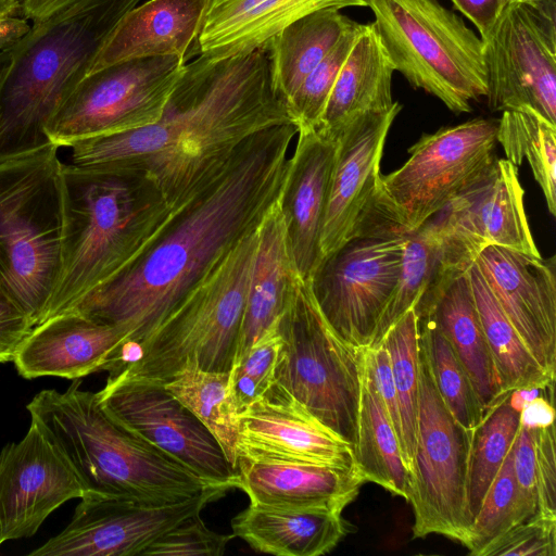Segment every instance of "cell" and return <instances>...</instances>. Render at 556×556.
<instances>
[{"mask_svg": "<svg viewBox=\"0 0 556 556\" xmlns=\"http://www.w3.org/2000/svg\"><path fill=\"white\" fill-rule=\"evenodd\" d=\"M286 124L293 123L271 86L266 45L222 59L199 54L186 63L157 122L78 140L71 159L138 175L178 208L214 184L253 135Z\"/></svg>", "mask_w": 556, "mask_h": 556, "instance_id": "1", "label": "cell"}, {"mask_svg": "<svg viewBox=\"0 0 556 556\" xmlns=\"http://www.w3.org/2000/svg\"><path fill=\"white\" fill-rule=\"evenodd\" d=\"M296 132L286 124L253 135L140 260L73 309L124 327L126 343L143 342L189 289L261 225L281 194Z\"/></svg>", "mask_w": 556, "mask_h": 556, "instance_id": "2", "label": "cell"}, {"mask_svg": "<svg viewBox=\"0 0 556 556\" xmlns=\"http://www.w3.org/2000/svg\"><path fill=\"white\" fill-rule=\"evenodd\" d=\"M62 181L61 268L45 320L130 268L188 205L172 208L143 178L96 166L63 163Z\"/></svg>", "mask_w": 556, "mask_h": 556, "instance_id": "3", "label": "cell"}, {"mask_svg": "<svg viewBox=\"0 0 556 556\" xmlns=\"http://www.w3.org/2000/svg\"><path fill=\"white\" fill-rule=\"evenodd\" d=\"M141 0H74L1 51L0 163L51 143L47 124Z\"/></svg>", "mask_w": 556, "mask_h": 556, "instance_id": "4", "label": "cell"}, {"mask_svg": "<svg viewBox=\"0 0 556 556\" xmlns=\"http://www.w3.org/2000/svg\"><path fill=\"white\" fill-rule=\"evenodd\" d=\"M80 387V379H74L64 392L42 390L26 408L84 493L172 503L225 486L207 482L117 424L100 406L97 392Z\"/></svg>", "mask_w": 556, "mask_h": 556, "instance_id": "5", "label": "cell"}, {"mask_svg": "<svg viewBox=\"0 0 556 556\" xmlns=\"http://www.w3.org/2000/svg\"><path fill=\"white\" fill-rule=\"evenodd\" d=\"M260 226L218 260L143 342L124 344L108 378L164 386L187 367L231 371Z\"/></svg>", "mask_w": 556, "mask_h": 556, "instance_id": "6", "label": "cell"}, {"mask_svg": "<svg viewBox=\"0 0 556 556\" xmlns=\"http://www.w3.org/2000/svg\"><path fill=\"white\" fill-rule=\"evenodd\" d=\"M59 149L51 142L0 163V280L34 327L46 318L61 268Z\"/></svg>", "mask_w": 556, "mask_h": 556, "instance_id": "7", "label": "cell"}, {"mask_svg": "<svg viewBox=\"0 0 556 556\" xmlns=\"http://www.w3.org/2000/svg\"><path fill=\"white\" fill-rule=\"evenodd\" d=\"M394 71L454 113L486 97L483 41L439 0H366Z\"/></svg>", "mask_w": 556, "mask_h": 556, "instance_id": "8", "label": "cell"}, {"mask_svg": "<svg viewBox=\"0 0 556 556\" xmlns=\"http://www.w3.org/2000/svg\"><path fill=\"white\" fill-rule=\"evenodd\" d=\"M283 340L275 383L354 448L364 349L342 341L302 280L278 318Z\"/></svg>", "mask_w": 556, "mask_h": 556, "instance_id": "9", "label": "cell"}, {"mask_svg": "<svg viewBox=\"0 0 556 556\" xmlns=\"http://www.w3.org/2000/svg\"><path fill=\"white\" fill-rule=\"evenodd\" d=\"M407 235L374 200L351 238L308 281L325 321L355 349L372 342L400 278Z\"/></svg>", "mask_w": 556, "mask_h": 556, "instance_id": "10", "label": "cell"}, {"mask_svg": "<svg viewBox=\"0 0 556 556\" xmlns=\"http://www.w3.org/2000/svg\"><path fill=\"white\" fill-rule=\"evenodd\" d=\"M473 434L444 403L419 341L416 448L407 496L414 511L413 538L439 534L466 545L471 527L467 482Z\"/></svg>", "mask_w": 556, "mask_h": 556, "instance_id": "11", "label": "cell"}, {"mask_svg": "<svg viewBox=\"0 0 556 556\" xmlns=\"http://www.w3.org/2000/svg\"><path fill=\"white\" fill-rule=\"evenodd\" d=\"M497 124L473 118L424 135L400 168L380 175L376 202L407 233L416 231L492 163Z\"/></svg>", "mask_w": 556, "mask_h": 556, "instance_id": "12", "label": "cell"}, {"mask_svg": "<svg viewBox=\"0 0 556 556\" xmlns=\"http://www.w3.org/2000/svg\"><path fill=\"white\" fill-rule=\"evenodd\" d=\"M188 61L177 55L119 62L86 75L46 127L60 148L157 122Z\"/></svg>", "mask_w": 556, "mask_h": 556, "instance_id": "13", "label": "cell"}, {"mask_svg": "<svg viewBox=\"0 0 556 556\" xmlns=\"http://www.w3.org/2000/svg\"><path fill=\"white\" fill-rule=\"evenodd\" d=\"M482 41L489 108L556 125L555 0L506 1Z\"/></svg>", "mask_w": 556, "mask_h": 556, "instance_id": "14", "label": "cell"}, {"mask_svg": "<svg viewBox=\"0 0 556 556\" xmlns=\"http://www.w3.org/2000/svg\"><path fill=\"white\" fill-rule=\"evenodd\" d=\"M230 489L213 486L172 503L83 493L70 523L30 556H132Z\"/></svg>", "mask_w": 556, "mask_h": 556, "instance_id": "15", "label": "cell"}, {"mask_svg": "<svg viewBox=\"0 0 556 556\" xmlns=\"http://www.w3.org/2000/svg\"><path fill=\"white\" fill-rule=\"evenodd\" d=\"M518 169L506 159L492 163L428 224L454 267L468 269L478 254L497 245L541 255L528 224Z\"/></svg>", "mask_w": 556, "mask_h": 556, "instance_id": "16", "label": "cell"}, {"mask_svg": "<svg viewBox=\"0 0 556 556\" xmlns=\"http://www.w3.org/2000/svg\"><path fill=\"white\" fill-rule=\"evenodd\" d=\"M97 396L113 420L202 479L237 488V468L217 440L163 384L108 378Z\"/></svg>", "mask_w": 556, "mask_h": 556, "instance_id": "17", "label": "cell"}, {"mask_svg": "<svg viewBox=\"0 0 556 556\" xmlns=\"http://www.w3.org/2000/svg\"><path fill=\"white\" fill-rule=\"evenodd\" d=\"M83 493L73 471L30 422L21 441L0 452V545L34 535L51 513Z\"/></svg>", "mask_w": 556, "mask_h": 556, "instance_id": "18", "label": "cell"}, {"mask_svg": "<svg viewBox=\"0 0 556 556\" xmlns=\"http://www.w3.org/2000/svg\"><path fill=\"white\" fill-rule=\"evenodd\" d=\"M491 292L538 363L556 374V263L497 245L476 257Z\"/></svg>", "mask_w": 556, "mask_h": 556, "instance_id": "19", "label": "cell"}, {"mask_svg": "<svg viewBox=\"0 0 556 556\" xmlns=\"http://www.w3.org/2000/svg\"><path fill=\"white\" fill-rule=\"evenodd\" d=\"M238 458L357 467L352 445L275 382L240 412Z\"/></svg>", "mask_w": 556, "mask_h": 556, "instance_id": "20", "label": "cell"}, {"mask_svg": "<svg viewBox=\"0 0 556 556\" xmlns=\"http://www.w3.org/2000/svg\"><path fill=\"white\" fill-rule=\"evenodd\" d=\"M402 105L364 113L338 134L321 228V263L351 238L371 206L391 125Z\"/></svg>", "mask_w": 556, "mask_h": 556, "instance_id": "21", "label": "cell"}, {"mask_svg": "<svg viewBox=\"0 0 556 556\" xmlns=\"http://www.w3.org/2000/svg\"><path fill=\"white\" fill-rule=\"evenodd\" d=\"M295 137L279 206L295 268L309 281L321 264V228L338 138L316 128H300Z\"/></svg>", "mask_w": 556, "mask_h": 556, "instance_id": "22", "label": "cell"}, {"mask_svg": "<svg viewBox=\"0 0 556 556\" xmlns=\"http://www.w3.org/2000/svg\"><path fill=\"white\" fill-rule=\"evenodd\" d=\"M128 336L122 326L100 323L71 309L36 325L13 362L26 379L46 376L80 379L109 371Z\"/></svg>", "mask_w": 556, "mask_h": 556, "instance_id": "23", "label": "cell"}, {"mask_svg": "<svg viewBox=\"0 0 556 556\" xmlns=\"http://www.w3.org/2000/svg\"><path fill=\"white\" fill-rule=\"evenodd\" d=\"M237 488L250 504L343 511L366 482L357 467L238 458Z\"/></svg>", "mask_w": 556, "mask_h": 556, "instance_id": "24", "label": "cell"}, {"mask_svg": "<svg viewBox=\"0 0 556 556\" xmlns=\"http://www.w3.org/2000/svg\"><path fill=\"white\" fill-rule=\"evenodd\" d=\"M210 0H147L130 9L98 51L88 74L144 58L177 55L189 61ZM87 74V75H88Z\"/></svg>", "mask_w": 556, "mask_h": 556, "instance_id": "25", "label": "cell"}, {"mask_svg": "<svg viewBox=\"0 0 556 556\" xmlns=\"http://www.w3.org/2000/svg\"><path fill=\"white\" fill-rule=\"evenodd\" d=\"M445 336L466 369L485 410L505 394L476 306L468 269L444 274L414 307Z\"/></svg>", "mask_w": 556, "mask_h": 556, "instance_id": "26", "label": "cell"}, {"mask_svg": "<svg viewBox=\"0 0 556 556\" xmlns=\"http://www.w3.org/2000/svg\"><path fill=\"white\" fill-rule=\"evenodd\" d=\"M367 7L366 0H210L198 53L222 59L249 53L318 10Z\"/></svg>", "mask_w": 556, "mask_h": 556, "instance_id": "27", "label": "cell"}, {"mask_svg": "<svg viewBox=\"0 0 556 556\" xmlns=\"http://www.w3.org/2000/svg\"><path fill=\"white\" fill-rule=\"evenodd\" d=\"M302 280L290 252L278 199L260 226L235 365L283 313Z\"/></svg>", "mask_w": 556, "mask_h": 556, "instance_id": "28", "label": "cell"}, {"mask_svg": "<svg viewBox=\"0 0 556 556\" xmlns=\"http://www.w3.org/2000/svg\"><path fill=\"white\" fill-rule=\"evenodd\" d=\"M235 536L253 549L277 556H319L348 534L342 511L250 504L231 520Z\"/></svg>", "mask_w": 556, "mask_h": 556, "instance_id": "29", "label": "cell"}, {"mask_svg": "<svg viewBox=\"0 0 556 556\" xmlns=\"http://www.w3.org/2000/svg\"><path fill=\"white\" fill-rule=\"evenodd\" d=\"M394 72L374 24H365L339 72L316 129L337 138L355 117L391 109L396 102L392 97Z\"/></svg>", "mask_w": 556, "mask_h": 556, "instance_id": "30", "label": "cell"}, {"mask_svg": "<svg viewBox=\"0 0 556 556\" xmlns=\"http://www.w3.org/2000/svg\"><path fill=\"white\" fill-rule=\"evenodd\" d=\"M355 23L339 9H323L296 20L265 43L271 86L285 104Z\"/></svg>", "mask_w": 556, "mask_h": 556, "instance_id": "31", "label": "cell"}, {"mask_svg": "<svg viewBox=\"0 0 556 556\" xmlns=\"http://www.w3.org/2000/svg\"><path fill=\"white\" fill-rule=\"evenodd\" d=\"M468 275L503 393L523 388L554 389L555 376L548 374L526 346L475 262Z\"/></svg>", "mask_w": 556, "mask_h": 556, "instance_id": "32", "label": "cell"}, {"mask_svg": "<svg viewBox=\"0 0 556 556\" xmlns=\"http://www.w3.org/2000/svg\"><path fill=\"white\" fill-rule=\"evenodd\" d=\"M353 451L355 464L366 482H375L407 501L409 478L400 443L364 364Z\"/></svg>", "mask_w": 556, "mask_h": 556, "instance_id": "33", "label": "cell"}, {"mask_svg": "<svg viewBox=\"0 0 556 556\" xmlns=\"http://www.w3.org/2000/svg\"><path fill=\"white\" fill-rule=\"evenodd\" d=\"M164 387L214 435L237 468L240 413L231 387V371L187 367Z\"/></svg>", "mask_w": 556, "mask_h": 556, "instance_id": "34", "label": "cell"}, {"mask_svg": "<svg viewBox=\"0 0 556 556\" xmlns=\"http://www.w3.org/2000/svg\"><path fill=\"white\" fill-rule=\"evenodd\" d=\"M455 268L445 257L442 243L425 224L407 235L399 281L386 306L369 348L379 345L389 329L409 309L424 293L444 274Z\"/></svg>", "mask_w": 556, "mask_h": 556, "instance_id": "35", "label": "cell"}, {"mask_svg": "<svg viewBox=\"0 0 556 556\" xmlns=\"http://www.w3.org/2000/svg\"><path fill=\"white\" fill-rule=\"evenodd\" d=\"M496 141L515 166L527 160L547 208L556 215V125L529 111H503Z\"/></svg>", "mask_w": 556, "mask_h": 556, "instance_id": "36", "label": "cell"}, {"mask_svg": "<svg viewBox=\"0 0 556 556\" xmlns=\"http://www.w3.org/2000/svg\"><path fill=\"white\" fill-rule=\"evenodd\" d=\"M389 352L401 417V453L408 471H413L419 395V330L414 308L404 314L383 337Z\"/></svg>", "mask_w": 556, "mask_h": 556, "instance_id": "37", "label": "cell"}, {"mask_svg": "<svg viewBox=\"0 0 556 556\" xmlns=\"http://www.w3.org/2000/svg\"><path fill=\"white\" fill-rule=\"evenodd\" d=\"M509 394L506 393L485 410L475 430L467 482V507L471 523L519 428V412L511 407Z\"/></svg>", "mask_w": 556, "mask_h": 556, "instance_id": "38", "label": "cell"}, {"mask_svg": "<svg viewBox=\"0 0 556 556\" xmlns=\"http://www.w3.org/2000/svg\"><path fill=\"white\" fill-rule=\"evenodd\" d=\"M419 341L424 345L439 393L454 418L476 430L484 410L476 389L450 342L428 315H417Z\"/></svg>", "mask_w": 556, "mask_h": 556, "instance_id": "39", "label": "cell"}, {"mask_svg": "<svg viewBox=\"0 0 556 556\" xmlns=\"http://www.w3.org/2000/svg\"><path fill=\"white\" fill-rule=\"evenodd\" d=\"M525 520L518 501L510 447L473 518L465 547L470 555L479 556L488 544Z\"/></svg>", "mask_w": 556, "mask_h": 556, "instance_id": "40", "label": "cell"}, {"mask_svg": "<svg viewBox=\"0 0 556 556\" xmlns=\"http://www.w3.org/2000/svg\"><path fill=\"white\" fill-rule=\"evenodd\" d=\"M365 24L355 23L333 49L305 77L286 108L300 128H317L339 72Z\"/></svg>", "mask_w": 556, "mask_h": 556, "instance_id": "41", "label": "cell"}, {"mask_svg": "<svg viewBox=\"0 0 556 556\" xmlns=\"http://www.w3.org/2000/svg\"><path fill=\"white\" fill-rule=\"evenodd\" d=\"M555 556L556 515L536 511L488 544L479 556Z\"/></svg>", "mask_w": 556, "mask_h": 556, "instance_id": "42", "label": "cell"}, {"mask_svg": "<svg viewBox=\"0 0 556 556\" xmlns=\"http://www.w3.org/2000/svg\"><path fill=\"white\" fill-rule=\"evenodd\" d=\"M235 534H220L208 529L200 513L194 514L155 541L143 555L149 556H220Z\"/></svg>", "mask_w": 556, "mask_h": 556, "instance_id": "43", "label": "cell"}, {"mask_svg": "<svg viewBox=\"0 0 556 556\" xmlns=\"http://www.w3.org/2000/svg\"><path fill=\"white\" fill-rule=\"evenodd\" d=\"M282 345L283 340L278 329L277 319L250 346L231 370L249 376L266 392L275 382Z\"/></svg>", "mask_w": 556, "mask_h": 556, "instance_id": "44", "label": "cell"}, {"mask_svg": "<svg viewBox=\"0 0 556 556\" xmlns=\"http://www.w3.org/2000/svg\"><path fill=\"white\" fill-rule=\"evenodd\" d=\"M535 459L539 511L556 515V442L555 424L530 429Z\"/></svg>", "mask_w": 556, "mask_h": 556, "instance_id": "45", "label": "cell"}, {"mask_svg": "<svg viewBox=\"0 0 556 556\" xmlns=\"http://www.w3.org/2000/svg\"><path fill=\"white\" fill-rule=\"evenodd\" d=\"M511 452L518 501L527 520L539 509L538 488L531 431L520 424L511 446Z\"/></svg>", "mask_w": 556, "mask_h": 556, "instance_id": "46", "label": "cell"}, {"mask_svg": "<svg viewBox=\"0 0 556 556\" xmlns=\"http://www.w3.org/2000/svg\"><path fill=\"white\" fill-rule=\"evenodd\" d=\"M33 328L26 313L0 280V363L14 359Z\"/></svg>", "mask_w": 556, "mask_h": 556, "instance_id": "47", "label": "cell"}, {"mask_svg": "<svg viewBox=\"0 0 556 556\" xmlns=\"http://www.w3.org/2000/svg\"><path fill=\"white\" fill-rule=\"evenodd\" d=\"M454 8L469 18L477 27L479 36L484 39L497 20L503 0H451Z\"/></svg>", "mask_w": 556, "mask_h": 556, "instance_id": "48", "label": "cell"}, {"mask_svg": "<svg viewBox=\"0 0 556 556\" xmlns=\"http://www.w3.org/2000/svg\"><path fill=\"white\" fill-rule=\"evenodd\" d=\"M553 397L541 395L527 403L519 413V424L528 429L545 428L554 424Z\"/></svg>", "mask_w": 556, "mask_h": 556, "instance_id": "49", "label": "cell"}, {"mask_svg": "<svg viewBox=\"0 0 556 556\" xmlns=\"http://www.w3.org/2000/svg\"><path fill=\"white\" fill-rule=\"evenodd\" d=\"M30 27V21L23 16L0 17V52L16 43Z\"/></svg>", "mask_w": 556, "mask_h": 556, "instance_id": "50", "label": "cell"}, {"mask_svg": "<svg viewBox=\"0 0 556 556\" xmlns=\"http://www.w3.org/2000/svg\"><path fill=\"white\" fill-rule=\"evenodd\" d=\"M74 0H21L20 11L22 16L31 23L41 21Z\"/></svg>", "mask_w": 556, "mask_h": 556, "instance_id": "51", "label": "cell"}, {"mask_svg": "<svg viewBox=\"0 0 556 556\" xmlns=\"http://www.w3.org/2000/svg\"><path fill=\"white\" fill-rule=\"evenodd\" d=\"M554 389H543V388H523L517 389L510 392L509 394V403L513 408L520 413L522 407L532 401L533 399L541 395H553Z\"/></svg>", "mask_w": 556, "mask_h": 556, "instance_id": "52", "label": "cell"}, {"mask_svg": "<svg viewBox=\"0 0 556 556\" xmlns=\"http://www.w3.org/2000/svg\"><path fill=\"white\" fill-rule=\"evenodd\" d=\"M9 15H16L20 11L21 0H0Z\"/></svg>", "mask_w": 556, "mask_h": 556, "instance_id": "53", "label": "cell"}, {"mask_svg": "<svg viewBox=\"0 0 556 556\" xmlns=\"http://www.w3.org/2000/svg\"><path fill=\"white\" fill-rule=\"evenodd\" d=\"M4 16H11L7 13V11L4 10V8L2 7V3L0 1V17H4Z\"/></svg>", "mask_w": 556, "mask_h": 556, "instance_id": "54", "label": "cell"}, {"mask_svg": "<svg viewBox=\"0 0 556 556\" xmlns=\"http://www.w3.org/2000/svg\"><path fill=\"white\" fill-rule=\"evenodd\" d=\"M504 2L508 1V0H503Z\"/></svg>", "mask_w": 556, "mask_h": 556, "instance_id": "55", "label": "cell"}]
</instances>
